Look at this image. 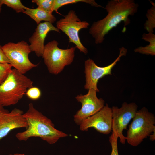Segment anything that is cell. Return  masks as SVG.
I'll list each match as a JSON object with an SVG mask.
<instances>
[{"mask_svg": "<svg viewBox=\"0 0 155 155\" xmlns=\"http://www.w3.org/2000/svg\"><path fill=\"white\" fill-rule=\"evenodd\" d=\"M139 5L133 0H111L105 9L107 16L102 20L94 22L89 29V33L94 39L96 44L102 43L105 35L121 22L124 26L130 23L129 16L136 13Z\"/></svg>", "mask_w": 155, "mask_h": 155, "instance_id": "obj_1", "label": "cell"}, {"mask_svg": "<svg viewBox=\"0 0 155 155\" xmlns=\"http://www.w3.org/2000/svg\"><path fill=\"white\" fill-rule=\"evenodd\" d=\"M23 115L28 127L24 131L16 134V138L20 141H26L32 137H38L49 144H53L60 138L68 135L55 129L51 120L36 109L32 103L29 104L28 109Z\"/></svg>", "mask_w": 155, "mask_h": 155, "instance_id": "obj_2", "label": "cell"}, {"mask_svg": "<svg viewBox=\"0 0 155 155\" xmlns=\"http://www.w3.org/2000/svg\"><path fill=\"white\" fill-rule=\"evenodd\" d=\"M15 69H11L0 85V103L4 106L14 105L22 98L33 82Z\"/></svg>", "mask_w": 155, "mask_h": 155, "instance_id": "obj_3", "label": "cell"}, {"mask_svg": "<svg viewBox=\"0 0 155 155\" xmlns=\"http://www.w3.org/2000/svg\"><path fill=\"white\" fill-rule=\"evenodd\" d=\"M127 132L126 140L136 146L155 130V117L145 107L137 111Z\"/></svg>", "mask_w": 155, "mask_h": 155, "instance_id": "obj_4", "label": "cell"}, {"mask_svg": "<svg viewBox=\"0 0 155 155\" xmlns=\"http://www.w3.org/2000/svg\"><path fill=\"white\" fill-rule=\"evenodd\" d=\"M58 42L53 40L45 45L42 57L49 72L55 75L60 73L66 66L73 61L76 47L63 49L58 46Z\"/></svg>", "mask_w": 155, "mask_h": 155, "instance_id": "obj_5", "label": "cell"}, {"mask_svg": "<svg viewBox=\"0 0 155 155\" xmlns=\"http://www.w3.org/2000/svg\"><path fill=\"white\" fill-rule=\"evenodd\" d=\"M2 49L9 64L23 74L38 65L32 63L29 60L28 55L31 51L29 45L25 41L16 43L9 42L2 46Z\"/></svg>", "mask_w": 155, "mask_h": 155, "instance_id": "obj_6", "label": "cell"}, {"mask_svg": "<svg viewBox=\"0 0 155 155\" xmlns=\"http://www.w3.org/2000/svg\"><path fill=\"white\" fill-rule=\"evenodd\" d=\"M64 17L57 21V28L68 36L69 42L74 44L80 52L87 54L88 50L82 43L79 32L82 29L88 28L89 24L86 21H81L74 10H70Z\"/></svg>", "mask_w": 155, "mask_h": 155, "instance_id": "obj_7", "label": "cell"}, {"mask_svg": "<svg viewBox=\"0 0 155 155\" xmlns=\"http://www.w3.org/2000/svg\"><path fill=\"white\" fill-rule=\"evenodd\" d=\"M138 106L134 102L128 104L126 102L123 103L121 107L119 108L113 106L111 108L112 114V133L114 136L119 138L120 142L124 144L126 137L123 134L124 129L132 119L137 111Z\"/></svg>", "mask_w": 155, "mask_h": 155, "instance_id": "obj_8", "label": "cell"}, {"mask_svg": "<svg viewBox=\"0 0 155 155\" xmlns=\"http://www.w3.org/2000/svg\"><path fill=\"white\" fill-rule=\"evenodd\" d=\"M119 54L116 59L111 64L104 67H100L97 65L92 59L89 58L84 62V73L86 83L84 86L86 90L93 89L97 92L99 91L97 87L99 80L105 75L111 74L113 68L119 61L121 58L126 56L127 50L122 47L119 48Z\"/></svg>", "mask_w": 155, "mask_h": 155, "instance_id": "obj_9", "label": "cell"}, {"mask_svg": "<svg viewBox=\"0 0 155 155\" xmlns=\"http://www.w3.org/2000/svg\"><path fill=\"white\" fill-rule=\"evenodd\" d=\"M96 92L95 90L90 89L87 94H80L75 97L82 104L81 109L74 116V121L77 124L80 125L84 120L96 113L104 106V100L97 97Z\"/></svg>", "mask_w": 155, "mask_h": 155, "instance_id": "obj_10", "label": "cell"}, {"mask_svg": "<svg viewBox=\"0 0 155 155\" xmlns=\"http://www.w3.org/2000/svg\"><path fill=\"white\" fill-rule=\"evenodd\" d=\"M112 114L111 108L108 104L98 112L84 120L80 125L82 131H87L93 128L97 131L105 134L112 130Z\"/></svg>", "mask_w": 155, "mask_h": 155, "instance_id": "obj_11", "label": "cell"}, {"mask_svg": "<svg viewBox=\"0 0 155 155\" xmlns=\"http://www.w3.org/2000/svg\"><path fill=\"white\" fill-rule=\"evenodd\" d=\"M22 110L15 108L0 118V140L13 129L28 127Z\"/></svg>", "mask_w": 155, "mask_h": 155, "instance_id": "obj_12", "label": "cell"}, {"mask_svg": "<svg viewBox=\"0 0 155 155\" xmlns=\"http://www.w3.org/2000/svg\"><path fill=\"white\" fill-rule=\"evenodd\" d=\"M54 31L60 33V30L52 23L47 22L38 25L35 31L29 39L31 52H34L38 57H42L44 49V42L48 33Z\"/></svg>", "mask_w": 155, "mask_h": 155, "instance_id": "obj_13", "label": "cell"}, {"mask_svg": "<svg viewBox=\"0 0 155 155\" xmlns=\"http://www.w3.org/2000/svg\"><path fill=\"white\" fill-rule=\"evenodd\" d=\"M23 13L34 20L37 25L42 21L53 23L56 20V17L52 14L47 12L38 7L35 9L28 7Z\"/></svg>", "mask_w": 155, "mask_h": 155, "instance_id": "obj_14", "label": "cell"}, {"mask_svg": "<svg viewBox=\"0 0 155 155\" xmlns=\"http://www.w3.org/2000/svg\"><path fill=\"white\" fill-rule=\"evenodd\" d=\"M142 38L149 43L148 45L145 46H140L135 48L134 52L142 54L155 55V35L153 33H144Z\"/></svg>", "mask_w": 155, "mask_h": 155, "instance_id": "obj_15", "label": "cell"}, {"mask_svg": "<svg viewBox=\"0 0 155 155\" xmlns=\"http://www.w3.org/2000/svg\"><path fill=\"white\" fill-rule=\"evenodd\" d=\"M79 2L85 3L93 7L104 8L101 5L98 4L94 0H55L53 11H55L56 13L61 15L58 11L60 7L68 4H75Z\"/></svg>", "mask_w": 155, "mask_h": 155, "instance_id": "obj_16", "label": "cell"}, {"mask_svg": "<svg viewBox=\"0 0 155 155\" xmlns=\"http://www.w3.org/2000/svg\"><path fill=\"white\" fill-rule=\"evenodd\" d=\"M152 7L147 11L146 16L147 20L144 24V29L149 33H153L155 28V4L150 1Z\"/></svg>", "mask_w": 155, "mask_h": 155, "instance_id": "obj_17", "label": "cell"}, {"mask_svg": "<svg viewBox=\"0 0 155 155\" xmlns=\"http://www.w3.org/2000/svg\"><path fill=\"white\" fill-rule=\"evenodd\" d=\"M32 2L36 3L38 7L47 12L52 14L53 11L55 0H32Z\"/></svg>", "mask_w": 155, "mask_h": 155, "instance_id": "obj_18", "label": "cell"}, {"mask_svg": "<svg viewBox=\"0 0 155 155\" xmlns=\"http://www.w3.org/2000/svg\"><path fill=\"white\" fill-rule=\"evenodd\" d=\"M2 4H5L15 10L17 13L23 11L28 7L25 6L20 0H1Z\"/></svg>", "mask_w": 155, "mask_h": 155, "instance_id": "obj_19", "label": "cell"}, {"mask_svg": "<svg viewBox=\"0 0 155 155\" xmlns=\"http://www.w3.org/2000/svg\"><path fill=\"white\" fill-rule=\"evenodd\" d=\"M12 67L9 63L0 64V85L5 80L11 70Z\"/></svg>", "mask_w": 155, "mask_h": 155, "instance_id": "obj_20", "label": "cell"}, {"mask_svg": "<svg viewBox=\"0 0 155 155\" xmlns=\"http://www.w3.org/2000/svg\"><path fill=\"white\" fill-rule=\"evenodd\" d=\"M26 94L29 98L35 100L40 98L41 96V92L39 88L33 86L28 88Z\"/></svg>", "mask_w": 155, "mask_h": 155, "instance_id": "obj_21", "label": "cell"}, {"mask_svg": "<svg viewBox=\"0 0 155 155\" xmlns=\"http://www.w3.org/2000/svg\"><path fill=\"white\" fill-rule=\"evenodd\" d=\"M118 139L112 134L109 137V142L112 147L111 155H119L117 144Z\"/></svg>", "mask_w": 155, "mask_h": 155, "instance_id": "obj_22", "label": "cell"}, {"mask_svg": "<svg viewBox=\"0 0 155 155\" xmlns=\"http://www.w3.org/2000/svg\"><path fill=\"white\" fill-rule=\"evenodd\" d=\"M10 63L9 61L5 55L0 44V64Z\"/></svg>", "mask_w": 155, "mask_h": 155, "instance_id": "obj_23", "label": "cell"}, {"mask_svg": "<svg viewBox=\"0 0 155 155\" xmlns=\"http://www.w3.org/2000/svg\"><path fill=\"white\" fill-rule=\"evenodd\" d=\"M9 112L7 109L4 108V107L0 103V118Z\"/></svg>", "mask_w": 155, "mask_h": 155, "instance_id": "obj_24", "label": "cell"}, {"mask_svg": "<svg viewBox=\"0 0 155 155\" xmlns=\"http://www.w3.org/2000/svg\"><path fill=\"white\" fill-rule=\"evenodd\" d=\"M152 134H151L149 136L150 140L151 141H153L155 140V130L153 132Z\"/></svg>", "mask_w": 155, "mask_h": 155, "instance_id": "obj_25", "label": "cell"}, {"mask_svg": "<svg viewBox=\"0 0 155 155\" xmlns=\"http://www.w3.org/2000/svg\"><path fill=\"white\" fill-rule=\"evenodd\" d=\"M9 155H26L23 154H20L18 153H15L14 154H9Z\"/></svg>", "mask_w": 155, "mask_h": 155, "instance_id": "obj_26", "label": "cell"}, {"mask_svg": "<svg viewBox=\"0 0 155 155\" xmlns=\"http://www.w3.org/2000/svg\"><path fill=\"white\" fill-rule=\"evenodd\" d=\"M2 4L1 3V0H0V13H1V10H2L1 7H2Z\"/></svg>", "mask_w": 155, "mask_h": 155, "instance_id": "obj_27", "label": "cell"}]
</instances>
